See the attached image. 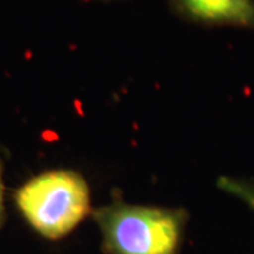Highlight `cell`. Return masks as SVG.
I'll use <instances>...</instances> for the list:
<instances>
[{
	"label": "cell",
	"mask_w": 254,
	"mask_h": 254,
	"mask_svg": "<svg viewBox=\"0 0 254 254\" xmlns=\"http://www.w3.org/2000/svg\"><path fill=\"white\" fill-rule=\"evenodd\" d=\"M105 254H182L190 212L185 208L115 200L92 209Z\"/></svg>",
	"instance_id": "cell-1"
},
{
	"label": "cell",
	"mask_w": 254,
	"mask_h": 254,
	"mask_svg": "<svg viewBox=\"0 0 254 254\" xmlns=\"http://www.w3.org/2000/svg\"><path fill=\"white\" fill-rule=\"evenodd\" d=\"M21 216L40 236L60 240L91 216V188L73 170H50L30 178L14 193Z\"/></svg>",
	"instance_id": "cell-2"
},
{
	"label": "cell",
	"mask_w": 254,
	"mask_h": 254,
	"mask_svg": "<svg viewBox=\"0 0 254 254\" xmlns=\"http://www.w3.org/2000/svg\"><path fill=\"white\" fill-rule=\"evenodd\" d=\"M178 18L202 27L254 30V0H167Z\"/></svg>",
	"instance_id": "cell-3"
},
{
	"label": "cell",
	"mask_w": 254,
	"mask_h": 254,
	"mask_svg": "<svg viewBox=\"0 0 254 254\" xmlns=\"http://www.w3.org/2000/svg\"><path fill=\"white\" fill-rule=\"evenodd\" d=\"M219 190L240 199L254 212V182L245 178L222 175L216 181Z\"/></svg>",
	"instance_id": "cell-4"
},
{
	"label": "cell",
	"mask_w": 254,
	"mask_h": 254,
	"mask_svg": "<svg viewBox=\"0 0 254 254\" xmlns=\"http://www.w3.org/2000/svg\"><path fill=\"white\" fill-rule=\"evenodd\" d=\"M3 173H4V164L3 158L0 154V229L4 223L6 212H4V180H3Z\"/></svg>",
	"instance_id": "cell-5"
},
{
	"label": "cell",
	"mask_w": 254,
	"mask_h": 254,
	"mask_svg": "<svg viewBox=\"0 0 254 254\" xmlns=\"http://www.w3.org/2000/svg\"><path fill=\"white\" fill-rule=\"evenodd\" d=\"M89 1H100V3H113V1H125V0H89Z\"/></svg>",
	"instance_id": "cell-6"
}]
</instances>
